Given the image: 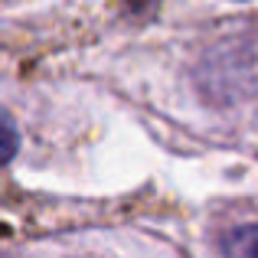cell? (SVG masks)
Listing matches in <instances>:
<instances>
[{
	"mask_svg": "<svg viewBox=\"0 0 258 258\" xmlns=\"http://www.w3.org/2000/svg\"><path fill=\"white\" fill-rule=\"evenodd\" d=\"M219 248L226 258H258V222H245V226L229 229L222 235Z\"/></svg>",
	"mask_w": 258,
	"mask_h": 258,
	"instance_id": "cell-1",
	"label": "cell"
},
{
	"mask_svg": "<svg viewBox=\"0 0 258 258\" xmlns=\"http://www.w3.org/2000/svg\"><path fill=\"white\" fill-rule=\"evenodd\" d=\"M20 151V131L7 111H0V167L10 164L13 154Z\"/></svg>",
	"mask_w": 258,
	"mask_h": 258,
	"instance_id": "cell-2",
	"label": "cell"
}]
</instances>
